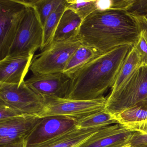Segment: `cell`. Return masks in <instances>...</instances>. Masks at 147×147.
<instances>
[{
	"mask_svg": "<svg viewBox=\"0 0 147 147\" xmlns=\"http://www.w3.org/2000/svg\"><path fill=\"white\" fill-rule=\"evenodd\" d=\"M140 32L136 18L125 11L98 9L82 21L78 37L82 45L102 54L119 46H134Z\"/></svg>",
	"mask_w": 147,
	"mask_h": 147,
	"instance_id": "cell-1",
	"label": "cell"
},
{
	"mask_svg": "<svg viewBox=\"0 0 147 147\" xmlns=\"http://www.w3.org/2000/svg\"><path fill=\"white\" fill-rule=\"evenodd\" d=\"M132 46H119L96 57L78 69L70 77L65 98L92 100L103 97L113 86Z\"/></svg>",
	"mask_w": 147,
	"mask_h": 147,
	"instance_id": "cell-2",
	"label": "cell"
},
{
	"mask_svg": "<svg viewBox=\"0 0 147 147\" xmlns=\"http://www.w3.org/2000/svg\"><path fill=\"white\" fill-rule=\"evenodd\" d=\"M106 98V109L113 115L135 106L147 107V64L138 68Z\"/></svg>",
	"mask_w": 147,
	"mask_h": 147,
	"instance_id": "cell-3",
	"label": "cell"
},
{
	"mask_svg": "<svg viewBox=\"0 0 147 147\" xmlns=\"http://www.w3.org/2000/svg\"><path fill=\"white\" fill-rule=\"evenodd\" d=\"M82 44L78 36L53 42L33 57L30 69L34 75L63 73L70 57Z\"/></svg>",
	"mask_w": 147,
	"mask_h": 147,
	"instance_id": "cell-4",
	"label": "cell"
},
{
	"mask_svg": "<svg viewBox=\"0 0 147 147\" xmlns=\"http://www.w3.org/2000/svg\"><path fill=\"white\" fill-rule=\"evenodd\" d=\"M44 106L38 115L40 118L57 117L76 121L106 108L107 98L100 97L92 100H74L43 96Z\"/></svg>",
	"mask_w": 147,
	"mask_h": 147,
	"instance_id": "cell-5",
	"label": "cell"
},
{
	"mask_svg": "<svg viewBox=\"0 0 147 147\" xmlns=\"http://www.w3.org/2000/svg\"><path fill=\"white\" fill-rule=\"evenodd\" d=\"M43 32V26L36 11L32 7L26 6L24 15L6 57L34 56L42 45Z\"/></svg>",
	"mask_w": 147,
	"mask_h": 147,
	"instance_id": "cell-6",
	"label": "cell"
},
{
	"mask_svg": "<svg viewBox=\"0 0 147 147\" xmlns=\"http://www.w3.org/2000/svg\"><path fill=\"white\" fill-rule=\"evenodd\" d=\"M0 101L23 115L38 116L44 106L43 96L36 93L26 84L0 82Z\"/></svg>",
	"mask_w": 147,
	"mask_h": 147,
	"instance_id": "cell-7",
	"label": "cell"
},
{
	"mask_svg": "<svg viewBox=\"0 0 147 147\" xmlns=\"http://www.w3.org/2000/svg\"><path fill=\"white\" fill-rule=\"evenodd\" d=\"M26 9L20 0H0V61L8 55Z\"/></svg>",
	"mask_w": 147,
	"mask_h": 147,
	"instance_id": "cell-8",
	"label": "cell"
},
{
	"mask_svg": "<svg viewBox=\"0 0 147 147\" xmlns=\"http://www.w3.org/2000/svg\"><path fill=\"white\" fill-rule=\"evenodd\" d=\"M42 118L23 115L0 122V147H25L26 140Z\"/></svg>",
	"mask_w": 147,
	"mask_h": 147,
	"instance_id": "cell-9",
	"label": "cell"
},
{
	"mask_svg": "<svg viewBox=\"0 0 147 147\" xmlns=\"http://www.w3.org/2000/svg\"><path fill=\"white\" fill-rule=\"evenodd\" d=\"M74 119L51 117L42 118L26 140L25 147H36L76 126Z\"/></svg>",
	"mask_w": 147,
	"mask_h": 147,
	"instance_id": "cell-10",
	"label": "cell"
},
{
	"mask_svg": "<svg viewBox=\"0 0 147 147\" xmlns=\"http://www.w3.org/2000/svg\"><path fill=\"white\" fill-rule=\"evenodd\" d=\"M70 77L64 73L34 75L25 80L26 84L42 96L65 98L67 93Z\"/></svg>",
	"mask_w": 147,
	"mask_h": 147,
	"instance_id": "cell-11",
	"label": "cell"
},
{
	"mask_svg": "<svg viewBox=\"0 0 147 147\" xmlns=\"http://www.w3.org/2000/svg\"><path fill=\"white\" fill-rule=\"evenodd\" d=\"M132 132L120 124L104 127L79 147H119L129 142Z\"/></svg>",
	"mask_w": 147,
	"mask_h": 147,
	"instance_id": "cell-12",
	"label": "cell"
},
{
	"mask_svg": "<svg viewBox=\"0 0 147 147\" xmlns=\"http://www.w3.org/2000/svg\"><path fill=\"white\" fill-rule=\"evenodd\" d=\"M33 56L6 57L0 61V82L20 85L30 69Z\"/></svg>",
	"mask_w": 147,
	"mask_h": 147,
	"instance_id": "cell-13",
	"label": "cell"
},
{
	"mask_svg": "<svg viewBox=\"0 0 147 147\" xmlns=\"http://www.w3.org/2000/svg\"><path fill=\"white\" fill-rule=\"evenodd\" d=\"M104 127L80 129L77 126L36 147H79Z\"/></svg>",
	"mask_w": 147,
	"mask_h": 147,
	"instance_id": "cell-14",
	"label": "cell"
},
{
	"mask_svg": "<svg viewBox=\"0 0 147 147\" xmlns=\"http://www.w3.org/2000/svg\"><path fill=\"white\" fill-rule=\"evenodd\" d=\"M82 21L74 11L66 8L57 28L53 42L65 41L78 36Z\"/></svg>",
	"mask_w": 147,
	"mask_h": 147,
	"instance_id": "cell-15",
	"label": "cell"
},
{
	"mask_svg": "<svg viewBox=\"0 0 147 147\" xmlns=\"http://www.w3.org/2000/svg\"><path fill=\"white\" fill-rule=\"evenodd\" d=\"M144 64H145L142 56L136 47L132 46L125 59L111 91L119 87L138 68Z\"/></svg>",
	"mask_w": 147,
	"mask_h": 147,
	"instance_id": "cell-16",
	"label": "cell"
},
{
	"mask_svg": "<svg viewBox=\"0 0 147 147\" xmlns=\"http://www.w3.org/2000/svg\"><path fill=\"white\" fill-rule=\"evenodd\" d=\"M100 55L95 50L82 44L70 57L63 73L70 77L78 69Z\"/></svg>",
	"mask_w": 147,
	"mask_h": 147,
	"instance_id": "cell-17",
	"label": "cell"
},
{
	"mask_svg": "<svg viewBox=\"0 0 147 147\" xmlns=\"http://www.w3.org/2000/svg\"><path fill=\"white\" fill-rule=\"evenodd\" d=\"M66 8V0L60 4L49 16L43 26V40L40 49L43 51L53 43L55 33L61 18Z\"/></svg>",
	"mask_w": 147,
	"mask_h": 147,
	"instance_id": "cell-18",
	"label": "cell"
},
{
	"mask_svg": "<svg viewBox=\"0 0 147 147\" xmlns=\"http://www.w3.org/2000/svg\"><path fill=\"white\" fill-rule=\"evenodd\" d=\"M80 129L105 127L118 123L115 116L106 109L76 121Z\"/></svg>",
	"mask_w": 147,
	"mask_h": 147,
	"instance_id": "cell-19",
	"label": "cell"
},
{
	"mask_svg": "<svg viewBox=\"0 0 147 147\" xmlns=\"http://www.w3.org/2000/svg\"><path fill=\"white\" fill-rule=\"evenodd\" d=\"M26 5L36 11L43 26L49 16L63 2V0H20Z\"/></svg>",
	"mask_w": 147,
	"mask_h": 147,
	"instance_id": "cell-20",
	"label": "cell"
},
{
	"mask_svg": "<svg viewBox=\"0 0 147 147\" xmlns=\"http://www.w3.org/2000/svg\"><path fill=\"white\" fill-rule=\"evenodd\" d=\"M114 115L120 124L140 122L147 119V107L135 106Z\"/></svg>",
	"mask_w": 147,
	"mask_h": 147,
	"instance_id": "cell-21",
	"label": "cell"
},
{
	"mask_svg": "<svg viewBox=\"0 0 147 147\" xmlns=\"http://www.w3.org/2000/svg\"><path fill=\"white\" fill-rule=\"evenodd\" d=\"M121 125L132 132L129 142L131 147H140L147 145V119Z\"/></svg>",
	"mask_w": 147,
	"mask_h": 147,
	"instance_id": "cell-22",
	"label": "cell"
},
{
	"mask_svg": "<svg viewBox=\"0 0 147 147\" xmlns=\"http://www.w3.org/2000/svg\"><path fill=\"white\" fill-rule=\"evenodd\" d=\"M66 8L74 11L83 20L91 13L100 9L99 1L66 0Z\"/></svg>",
	"mask_w": 147,
	"mask_h": 147,
	"instance_id": "cell-23",
	"label": "cell"
},
{
	"mask_svg": "<svg viewBox=\"0 0 147 147\" xmlns=\"http://www.w3.org/2000/svg\"><path fill=\"white\" fill-rule=\"evenodd\" d=\"M126 12L133 17H147V0H132Z\"/></svg>",
	"mask_w": 147,
	"mask_h": 147,
	"instance_id": "cell-24",
	"label": "cell"
},
{
	"mask_svg": "<svg viewBox=\"0 0 147 147\" xmlns=\"http://www.w3.org/2000/svg\"><path fill=\"white\" fill-rule=\"evenodd\" d=\"M22 115L17 110L0 101V122Z\"/></svg>",
	"mask_w": 147,
	"mask_h": 147,
	"instance_id": "cell-25",
	"label": "cell"
},
{
	"mask_svg": "<svg viewBox=\"0 0 147 147\" xmlns=\"http://www.w3.org/2000/svg\"><path fill=\"white\" fill-rule=\"evenodd\" d=\"M134 46L142 56L144 64L147 65V43L141 32L139 37Z\"/></svg>",
	"mask_w": 147,
	"mask_h": 147,
	"instance_id": "cell-26",
	"label": "cell"
},
{
	"mask_svg": "<svg viewBox=\"0 0 147 147\" xmlns=\"http://www.w3.org/2000/svg\"><path fill=\"white\" fill-rule=\"evenodd\" d=\"M138 22L140 26L141 32L147 43V17H134Z\"/></svg>",
	"mask_w": 147,
	"mask_h": 147,
	"instance_id": "cell-27",
	"label": "cell"
},
{
	"mask_svg": "<svg viewBox=\"0 0 147 147\" xmlns=\"http://www.w3.org/2000/svg\"><path fill=\"white\" fill-rule=\"evenodd\" d=\"M119 147H131V145L130 143L129 142L128 143L125 144H124V145H122V146H120Z\"/></svg>",
	"mask_w": 147,
	"mask_h": 147,
	"instance_id": "cell-28",
	"label": "cell"
},
{
	"mask_svg": "<svg viewBox=\"0 0 147 147\" xmlns=\"http://www.w3.org/2000/svg\"><path fill=\"white\" fill-rule=\"evenodd\" d=\"M147 147V145H144V146H142V147Z\"/></svg>",
	"mask_w": 147,
	"mask_h": 147,
	"instance_id": "cell-29",
	"label": "cell"
}]
</instances>
